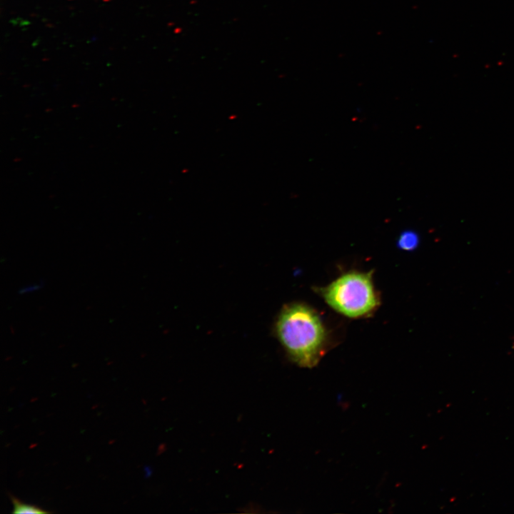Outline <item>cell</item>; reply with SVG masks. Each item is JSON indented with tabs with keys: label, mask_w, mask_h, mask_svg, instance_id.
Wrapping results in <instances>:
<instances>
[{
	"label": "cell",
	"mask_w": 514,
	"mask_h": 514,
	"mask_svg": "<svg viewBox=\"0 0 514 514\" xmlns=\"http://www.w3.org/2000/svg\"><path fill=\"white\" fill-rule=\"evenodd\" d=\"M275 333L289 358L301 367H315L326 353L325 327L318 314L306 304L286 305L276 318Z\"/></svg>",
	"instance_id": "1"
},
{
	"label": "cell",
	"mask_w": 514,
	"mask_h": 514,
	"mask_svg": "<svg viewBox=\"0 0 514 514\" xmlns=\"http://www.w3.org/2000/svg\"><path fill=\"white\" fill-rule=\"evenodd\" d=\"M319 292L332 308L350 318L366 316L379 304L372 271L347 273L321 288Z\"/></svg>",
	"instance_id": "2"
},
{
	"label": "cell",
	"mask_w": 514,
	"mask_h": 514,
	"mask_svg": "<svg viewBox=\"0 0 514 514\" xmlns=\"http://www.w3.org/2000/svg\"><path fill=\"white\" fill-rule=\"evenodd\" d=\"M418 234L413 231H405L399 236L398 246L404 251H412L418 244Z\"/></svg>",
	"instance_id": "3"
},
{
	"label": "cell",
	"mask_w": 514,
	"mask_h": 514,
	"mask_svg": "<svg viewBox=\"0 0 514 514\" xmlns=\"http://www.w3.org/2000/svg\"><path fill=\"white\" fill-rule=\"evenodd\" d=\"M9 496L13 503L14 505V510L12 511V513L14 514H20V513H34V514H44V513H49L47 511H44L41 510L40 508L24 504V503L21 502L19 500L14 498L13 495H11L9 494Z\"/></svg>",
	"instance_id": "4"
},
{
	"label": "cell",
	"mask_w": 514,
	"mask_h": 514,
	"mask_svg": "<svg viewBox=\"0 0 514 514\" xmlns=\"http://www.w3.org/2000/svg\"><path fill=\"white\" fill-rule=\"evenodd\" d=\"M41 286V285L40 283L34 284L33 286H29L28 287H25V288H22L19 293L24 294V293H29V292H31L33 291H36V290H38L39 288H40Z\"/></svg>",
	"instance_id": "5"
}]
</instances>
